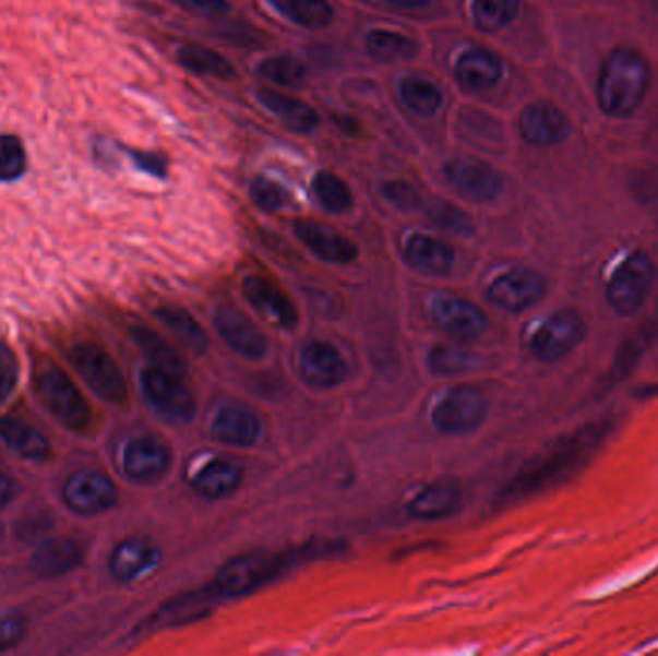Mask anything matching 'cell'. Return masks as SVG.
Here are the masks:
<instances>
[{
    "label": "cell",
    "mask_w": 658,
    "mask_h": 656,
    "mask_svg": "<svg viewBox=\"0 0 658 656\" xmlns=\"http://www.w3.org/2000/svg\"><path fill=\"white\" fill-rule=\"evenodd\" d=\"M617 418L605 416L587 421L545 446L541 453L522 466L518 474L497 494L499 506L522 503L536 494L569 481L585 468L617 430Z\"/></svg>",
    "instance_id": "obj_1"
},
{
    "label": "cell",
    "mask_w": 658,
    "mask_h": 656,
    "mask_svg": "<svg viewBox=\"0 0 658 656\" xmlns=\"http://www.w3.org/2000/svg\"><path fill=\"white\" fill-rule=\"evenodd\" d=\"M650 65L639 50L618 47L602 60L597 105L610 118H630L649 93Z\"/></svg>",
    "instance_id": "obj_2"
},
{
    "label": "cell",
    "mask_w": 658,
    "mask_h": 656,
    "mask_svg": "<svg viewBox=\"0 0 658 656\" xmlns=\"http://www.w3.org/2000/svg\"><path fill=\"white\" fill-rule=\"evenodd\" d=\"M35 391L49 413L62 421L68 430L83 431L89 428L93 414L80 390L73 385L64 370L45 360L35 368Z\"/></svg>",
    "instance_id": "obj_3"
},
{
    "label": "cell",
    "mask_w": 658,
    "mask_h": 656,
    "mask_svg": "<svg viewBox=\"0 0 658 656\" xmlns=\"http://www.w3.org/2000/svg\"><path fill=\"white\" fill-rule=\"evenodd\" d=\"M657 279V266L647 252L635 251L612 272L605 297L618 317H634L642 310Z\"/></svg>",
    "instance_id": "obj_4"
},
{
    "label": "cell",
    "mask_w": 658,
    "mask_h": 656,
    "mask_svg": "<svg viewBox=\"0 0 658 656\" xmlns=\"http://www.w3.org/2000/svg\"><path fill=\"white\" fill-rule=\"evenodd\" d=\"M587 324L582 312L574 308H561L537 327L529 339V353L545 365H553L584 343Z\"/></svg>",
    "instance_id": "obj_5"
},
{
    "label": "cell",
    "mask_w": 658,
    "mask_h": 656,
    "mask_svg": "<svg viewBox=\"0 0 658 656\" xmlns=\"http://www.w3.org/2000/svg\"><path fill=\"white\" fill-rule=\"evenodd\" d=\"M284 568V559L277 554L247 552L229 560L228 564L219 570L212 587L222 599L244 597L270 584L274 577L282 574Z\"/></svg>",
    "instance_id": "obj_6"
},
{
    "label": "cell",
    "mask_w": 658,
    "mask_h": 656,
    "mask_svg": "<svg viewBox=\"0 0 658 656\" xmlns=\"http://www.w3.org/2000/svg\"><path fill=\"white\" fill-rule=\"evenodd\" d=\"M70 362L82 380L105 398L106 403L123 405L128 401V385L112 357L95 343H77L70 350Z\"/></svg>",
    "instance_id": "obj_7"
},
{
    "label": "cell",
    "mask_w": 658,
    "mask_h": 656,
    "mask_svg": "<svg viewBox=\"0 0 658 656\" xmlns=\"http://www.w3.org/2000/svg\"><path fill=\"white\" fill-rule=\"evenodd\" d=\"M141 383L148 405L153 406V410L163 420L171 424H188L193 420L196 410L195 397L186 381L181 380V375L151 366L141 375Z\"/></svg>",
    "instance_id": "obj_8"
},
{
    "label": "cell",
    "mask_w": 658,
    "mask_h": 656,
    "mask_svg": "<svg viewBox=\"0 0 658 656\" xmlns=\"http://www.w3.org/2000/svg\"><path fill=\"white\" fill-rule=\"evenodd\" d=\"M657 337L658 305L650 312V317L643 320L642 324L637 325L632 332V335H627L626 339L620 343L612 365H610L601 380L597 381L595 397H605V395H609L610 391L617 390L620 383H624L637 370V366L642 365V358L647 355V350L653 347V343L657 341Z\"/></svg>",
    "instance_id": "obj_9"
},
{
    "label": "cell",
    "mask_w": 658,
    "mask_h": 656,
    "mask_svg": "<svg viewBox=\"0 0 658 656\" xmlns=\"http://www.w3.org/2000/svg\"><path fill=\"white\" fill-rule=\"evenodd\" d=\"M488 414V403L480 390L458 385L448 391L433 408V426L443 433H468L478 430Z\"/></svg>",
    "instance_id": "obj_10"
},
{
    "label": "cell",
    "mask_w": 658,
    "mask_h": 656,
    "mask_svg": "<svg viewBox=\"0 0 658 656\" xmlns=\"http://www.w3.org/2000/svg\"><path fill=\"white\" fill-rule=\"evenodd\" d=\"M430 314L433 324L438 325L441 332L463 343L480 339L481 335L488 332L489 320L486 312L471 300L456 295L435 297L431 300Z\"/></svg>",
    "instance_id": "obj_11"
},
{
    "label": "cell",
    "mask_w": 658,
    "mask_h": 656,
    "mask_svg": "<svg viewBox=\"0 0 658 656\" xmlns=\"http://www.w3.org/2000/svg\"><path fill=\"white\" fill-rule=\"evenodd\" d=\"M547 293V279L536 270L514 267L497 276L488 289V299L504 312L518 314L536 307Z\"/></svg>",
    "instance_id": "obj_12"
},
{
    "label": "cell",
    "mask_w": 658,
    "mask_h": 656,
    "mask_svg": "<svg viewBox=\"0 0 658 656\" xmlns=\"http://www.w3.org/2000/svg\"><path fill=\"white\" fill-rule=\"evenodd\" d=\"M443 174L456 193L476 203H491L503 193V176L481 160L456 158L445 164Z\"/></svg>",
    "instance_id": "obj_13"
},
{
    "label": "cell",
    "mask_w": 658,
    "mask_h": 656,
    "mask_svg": "<svg viewBox=\"0 0 658 656\" xmlns=\"http://www.w3.org/2000/svg\"><path fill=\"white\" fill-rule=\"evenodd\" d=\"M64 503L82 516H95L115 506L118 489L115 481L100 472L83 470L65 481Z\"/></svg>",
    "instance_id": "obj_14"
},
{
    "label": "cell",
    "mask_w": 658,
    "mask_h": 656,
    "mask_svg": "<svg viewBox=\"0 0 658 656\" xmlns=\"http://www.w3.org/2000/svg\"><path fill=\"white\" fill-rule=\"evenodd\" d=\"M170 466V449L158 439H133L123 449V474L135 484H143V486L156 484L168 474Z\"/></svg>",
    "instance_id": "obj_15"
},
{
    "label": "cell",
    "mask_w": 658,
    "mask_h": 656,
    "mask_svg": "<svg viewBox=\"0 0 658 656\" xmlns=\"http://www.w3.org/2000/svg\"><path fill=\"white\" fill-rule=\"evenodd\" d=\"M299 373L314 390H334L347 378V362L334 345L312 341L299 355Z\"/></svg>",
    "instance_id": "obj_16"
},
{
    "label": "cell",
    "mask_w": 658,
    "mask_h": 656,
    "mask_svg": "<svg viewBox=\"0 0 658 656\" xmlns=\"http://www.w3.org/2000/svg\"><path fill=\"white\" fill-rule=\"evenodd\" d=\"M521 135L534 146L561 145L570 138L569 118L559 106L537 100L521 114Z\"/></svg>",
    "instance_id": "obj_17"
},
{
    "label": "cell",
    "mask_w": 658,
    "mask_h": 656,
    "mask_svg": "<svg viewBox=\"0 0 658 656\" xmlns=\"http://www.w3.org/2000/svg\"><path fill=\"white\" fill-rule=\"evenodd\" d=\"M214 324L219 337L228 343L237 355L249 360H261L268 355V341L249 318L234 307H219Z\"/></svg>",
    "instance_id": "obj_18"
},
{
    "label": "cell",
    "mask_w": 658,
    "mask_h": 656,
    "mask_svg": "<svg viewBox=\"0 0 658 656\" xmlns=\"http://www.w3.org/2000/svg\"><path fill=\"white\" fill-rule=\"evenodd\" d=\"M295 236L299 237L301 243L314 252L318 259L332 264H349L358 257L357 244L350 239L312 219H299L295 224Z\"/></svg>",
    "instance_id": "obj_19"
},
{
    "label": "cell",
    "mask_w": 658,
    "mask_h": 656,
    "mask_svg": "<svg viewBox=\"0 0 658 656\" xmlns=\"http://www.w3.org/2000/svg\"><path fill=\"white\" fill-rule=\"evenodd\" d=\"M244 297L270 322L292 330L299 324V312L291 299L276 284L262 276H249L243 282Z\"/></svg>",
    "instance_id": "obj_20"
},
{
    "label": "cell",
    "mask_w": 658,
    "mask_h": 656,
    "mask_svg": "<svg viewBox=\"0 0 658 656\" xmlns=\"http://www.w3.org/2000/svg\"><path fill=\"white\" fill-rule=\"evenodd\" d=\"M160 564V549L143 537H130L116 547L110 557V572L118 582H137L153 574Z\"/></svg>",
    "instance_id": "obj_21"
},
{
    "label": "cell",
    "mask_w": 658,
    "mask_h": 656,
    "mask_svg": "<svg viewBox=\"0 0 658 656\" xmlns=\"http://www.w3.org/2000/svg\"><path fill=\"white\" fill-rule=\"evenodd\" d=\"M503 60L488 49H470L455 65L456 83L466 93H486L503 80Z\"/></svg>",
    "instance_id": "obj_22"
},
{
    "label": "cell",
    "mask_w": 658,
    "mask_h": 656,
    "mask_svg": "<svg viewBox=\"0 0 658 656\" xmlns=\"http://www.w3.org/2000/svg\"><path fill=\"white\" fill-rule=\"evenodd\" d=\"M219 599L222 597L214 587L179 595L158 608V612L151 620V625L176 628V625L193 624L204 616L211 615L212 608L216 607Z\"/></svg>",
    "instance_id": "obj_23"
},
{
    "label": "cell",
    "mask_w": 658,
    "mask_h": 656,
    "mask_svg": "<svg viewBox=\"0 0 658 656\" xmlns=\"http://www.w3.org/2000/svg\"><path fill=\"white\" fill-rule=\"evenodd\" d=\"M259 416L244 406H222L212 421V438L234 446H252L261 438Z\"/></svg>",
    "instance_id": "obj_24"
},
{
    "label": "cell",
    "mask_w": 658,
    "mask_h": 656,
    "mask_svg": "<svg viewBox=\"0 0 658 656\" xmlns=\"http://www.w3.org/2000/svg\"><path fill=\"white\" fill-rule=\"evenodd\" d=\"M405 260L422 274L445 276L455 266V249L438 237L412 234L405 243Z\"/></svg>",
    "instance_id": "obj_25"
},
{
    "label": "cell",
    "mask_w": 658,
    "mask_h": 656,
    "mask_svg": "<svg viewBox=\"0 0 658 656\" xmlns=\"http://www.w3.org/2000/svg\"><path fill=\"white\" fill-rule=\"evenodd\" d=\"M241 481H243V470L239 464L228 458H212L196 472L191 479V486L204 499L219 501L236 493Z\"/></svg>",
    "instance_id": "obj_26"
},
{
    "label": "cell",
    "mask_w": 658,
    "mask_h": 656,
    "mask_svg": "<svg viewBox=\"0 0 658 656\" xmlns=\"http://www.w3.org/2000/svg\"><path fill=\"white\" fill-rule=\"evenodd\" d=\"M82 547L70 537H52L39 545L32 557L33 572L41 577H58L82 562Z\"/></svg>",
    "instance_id": "obj_27"
},
{
    "label": "cell",
    "mask_w": 658,
    "mask_h": 656,
    "mask_svg": "<svg viewBox=\"0 0 658 656\" xmlns=\"http://www.w3.org/2000/svg\"><path fill=\"white\" fill-rule=\"evenodd\" d=\"M256 97L262 105L268 108L270 112L276 116L279 122H284L285 128H289L297 133H310L318 128L320 116L312 106L302 103L301 98L282 95L272 90L256 91Z\"/></svg>",
    "instance_id": "obj_28"
},
{
    "label": "cell",
    "mask_w": 658,
    "mask_h": 656,
    "mask_svg": "<svg viewBox=\"0 0 658 656\" xmlns=\"http://www.w3.org/2000/svg\"><path fill=\"white\" fill-rule=\"evenodd\" d=\"M463 504V493L453 484H433L416 494L408 511L420 520L447 518Z\"/></svg>",
    "instance_id": "obj_29"
},
{
    "label": "cell",
    "mask_w": 658,
    "mask_h": 656,
    "mask_svg": "<svg viewBox=\"0 0 658 656\" xmlns=\"http://www.w3.org/2000/svg\"><path fill=\"white\" fill-rule=\"evenodd\" d=\"M0 438L22 458L35 462L49 458V439L16 418H0Z\"/></svg>",
    "instance_id": "obj_30"
},
{
    "label": "cell",
    "mask_w": 658,
    "mask_h": 656,
    "mask_svg": "<svg viewBox=\"0 0 658 656\" xmlns=\"http://www.w3.org/2000/svg\"><path fill=\"white\" fill-rule=\"evenodd\" d=\"M398 95L410 112L431 118L443 106V93L435 83L422 75H407L398 85Z\"/></svg>",
    "instance_id": "obj_31"
},
{
    "label": "cell",
    "mask_w": 658,
    "mask_h": 656,
    "mask_svg": "<svg viewBox=\"0 0 658 656\" xmlns=\"http://www.w3.org/2000/svg\"><path fill=\"white\" fill-rule=\"evenodd\" d=\"M268 2L289 22L307 29H322L334 20V9L330 0H268Z\"/></svg>",
    "instance_id": "obj_32"
},
{
    "label": "cell",
    "mask_w": 658,
    "mask_h": 656,
    "mask_svg": "<svg viewBox=\"0 0 658 656\" xmlns=\"http://www.w3.org/2000/svg\"><path fill=\"white\" fill-rule=\"evenodd\" d=\"M178 62L195 75H208V77L226 80V82L234 80L237 75L236 68L231 65L228 58L216 50L204 49L199 45L181 47L178 52Z\"/></svg>",
    "instance_id": "obj_33"
},
{
    "label": "cell",
    "mask_w": 658,
    "mask_h": 656,
    "mask_svg": "<svg viewBox=\"0 0 658 656\" xmlns=\"http://www.w3.org/2000/svg\"><path fill=\"white\" fill-rule=\"evenodd\" d=\"M131 337L137 343L139 349L143 350V355L148 358V362L153 368L164 370V372L176 373L181 375L186 373V362L179 357L176 350L171 349L170 345L156 335L153 330L137 325L131 330Z\"/></svg>",
    "instance_id": "obj_34"
},
{
    "label": "cell",
    "mask_w": 658,
    "mask_h": 656,
    "mask_svg": "<svg viewBox=\"0 0 658 656\" xmlns=\"http://www.w3.org/2000/svg\"><path fill=\"white\" fill-rule=\"evenodd\" d=\"M366 50L378 62H398L418 55V43L403 33L374 29L366 37Z\"/></svg>",
    "instance_id": "obj_35"
},
{
    "label": "cell",
    "mask_w": 658,
    "mask_h": 656,
    "mask_svg": "<svg viewBox=\"0 0 658 656\" xmlns=\"http://www.w3.org/2000/svg\"><path fill=\"white\" fill-rule=\"evenodd\" d=\"M156 317L188 349L204 353L208 347L206 333L196 324L195 318L191 317L188 310L179 307H163L156 310Z\"/></svg>",
    "instance_id": "obj_36"
},
{
    "label": "cell",
    "mask_w": 658,
    "mask_h": 656,
    "mask_svg": "<svg viewBox=\"0 0 658 656\" xmlns=\"http://www.w3.org/2000/svg\"><path fill=\"white\" fill-rule=\"evenodd\" d=\"M474 24L483 33H497L511 25L518 12L521 0H471Z\"/></svg>",
    "instance_id": "obj_37"
},
{
    "label": "cell",
    "mask_w": 658,
    "mask_h": 656,
    "mask_svg": "<svg viewBox=\"0 0 658 656\" xmlns=\"http://www.w3.org/2000/svg\"><path fill=\"white\" fill-rule=\"evenodd\" d=\"M312 191L318 203L332 214H345L352 208V191L334 171H318L312 179Z\"/></svg>",
    "instance_id": "obj_38"
},
{
    "label": "cell",
    "mask_w": 658,
    "mask_h": 656,
    "mask_svg": "<svg viewBox=\"0 0 658 656\" xmlns=\"http://www.w3.org/2000/svg\"><path fill=\"white\" fill-rule=\"evenodd\" d=\"M259 75L285 90H299L307 83V68L292 57H274L259 65Z\"/></svg>",
    "instance_id": "obj_39"
},
{
    "label": "cell",
    "mask_w": 658,
    "mask_h": 656,
    "mask_svg": "<svg viewBox=\"0 0 658 656\" xmlns=\"http://www.w3.org/2000/svg\"><path fill=\"white\" fill-rule=\"evenodd\" d=\"M24 141L12 133H0V183H14L27 174Z\"/></svg>",
    "instance_id": "obj_40"
},
{
    "label": "cell",
    "mask_w": 658,
    "mask_h": 656,
    "mask_svg": "<svg viewBox=\"0 0 658 656\" xmlns=\"http://www.w3.org/2000/svg\"><path fill=\"white\" fill-rule=\"evenodd\" d=\"M422 211L430 216L435 224H439L445 229H451L455 234L460 236H468L471 234V222L470 216H466L458 206L455 204H448L447 201H430L426 203L423 201Z\"/></svg>",
    "instance_id": "obj_41"
},
{
    "label": "cell",
    "mask_w": 658,
    "mask_h": 656,
    "mask_svg": "<svg viewBox=\"0 0 658 656\" xmlns=\"http://www.w3.org/2000/svg\"><path fill=\"white\" fill-rule=\"evenodd\" d=\"M478 358L471 353L463 349H453V347H435L431 350L430 365L433 372L441 375H455V373L468 372L476 368Z\"/></svg>",
    "instance_id": "obj_42"
},
{
    "label": "cell",
    "mask_w": 658,
    "mask_h": 656,
    "mask_svg": "<svg viewBox=\"0 0 658 656\" xmlns=\"http://www.w3.org/2000/svg\"><path fill=\"white\" fill-rule=\"evenodd\" d=\"M252 203L264 212H277L287 204V191L274 179L256 176L251 183Z\"/></svg>",
    "instance_id": "obj_43"
},
{
    "label": "cell",
    "mask_w": 658,
    "mask_h": 656,
    "mask_svg": "<svg viewBox=\"0 0 658 656\" xmlns=\"http://www.w3.org/2000/svg\"><path fill=\"white\" fill-rule=\"evenodd\" d=\"M383 196L400 211H422L423 199L407 181H387L382 189Z\"/></svg>",
    "instance_id": "obj_44"
},
{
    "label": "cell",
    "mask_w": 658,
    "mask_h": 656,
    "mask_svg": "<svg viewBox=\"0 0 658 656\" xmlns=\"http://www.w3.org/2000/svg\"><path fill=\"white\" fill-rule=\"evenodd\" d=\"M17 373L20 368L14 353L4 343H0V405L7 403L16 390Z\"/></svg>",
    "instance_id": "obj_45"
},
{
    "label": "cell",
    "mask_w": 658,
    "mask_h": 656,
    "mask_svg": "<svg viewBox=\"0 0 658 656\" xmlns=\"http://www.w3.org/2000/svg\"><path fill=\"white\" fill-rule=\"evenodd\" d=\"M25 620L22 616H0V653L17 645L25 635Z\"/></svg>",
    "instance_id": "obj_46"
},
{
    "label": "cell",
    "mask_w": 658,
    "mask_h": 656,
    "mask_svg": "<svg viewBox=\"0 0 658 656\" xmlns=\"http://www.w3.org/2000/svg\"><path fill=\"white\" fill-rule=\"evenodd\" d=\"M133 164L139 170L151 174L155 178H166L168 176V160L163 154L143 153V151H128Z\"/></svg>",
    "instance_id": "obj_47"
},
{
    "label": "cell",
    "mask_w": 658,
    "mask_h": 656,
    "mask_svg": "<svg viewBox=\"0 0 658 656\" xmlns=\"http://www.w3.org/2000/svg\"><path fill=\"white\" fill-rule=\"evenodd\" d=\"M181 9L195 12L201 16L218 17L228 14V0H176Z\"/></svg>",
    "instance_id": "obj_48"
},
{
    "label": "cell",
    "mask_w": 658,
    "mask_h": 656,
    "mask_svg": "<svg viewBox=\"0 0 658 656\" xmlns=\"http://www.w3.org/2000/svg\"><path fill=\"white\" fill-rule=\"evenodd\" d=\"M382 2L390 4L393 9L408 10V12L428 9L433 4V0H382Z\"/></svg>",
    "instance_id": "obj_49"
},
{
    "label": "cell",
    "mask_w": 658,
    "mask_h": 656,
    "mask_svg": "<svg viewBox=\"0 0 658 656\" xmlns=\"http://www.w3.org/2000/svg\"><path fill=\"white\" fill-rule=\"evenodd\" d=\"M12 494H14V484H12V479H10L9 476H4V474H0V509L10 503Z\"/></svg>",
    "instance_id": "obj_50"
},
{
    "label": "cell",
    "mask_w": 658,
    "mask_h": 656,
    "mask_svg": "<svg viewBox=\"0 0 658 656\" xmlns=\"http://www.w3.org/2000/svg\"><path fill=\"white\" fill-rule=\"evenodd\" d=\"M0 539H2V526H0Z\"/></svg>",
    "instance_id": "obj_51"
}]
</instances>
